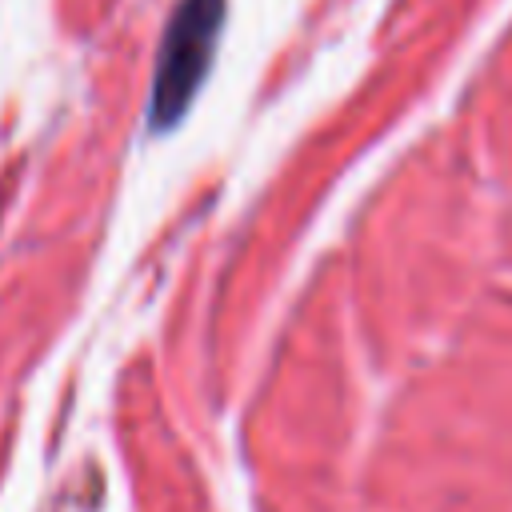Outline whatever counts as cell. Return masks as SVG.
Masks as SVG:
<instances>
[{
	"label": "cell",
	"instance_id": "1",
	"mask_svg": "<svg viewBox=\"0 0 512 512\" xmlns=\"http://www.w3.org/2000/svg\"><path fill=\"white\" fill-rule=\"evenodd\" d=\"M220 24H224V0H180V8L172 12L148 100L152 128H172L188 112L216 56Z\"/></svg>",
	"mask_w": 512,
	"mask_h": 512
}]
</instances>
